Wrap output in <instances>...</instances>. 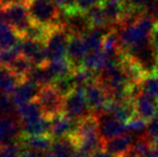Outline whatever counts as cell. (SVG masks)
Instances as JSON below:
<instances>
[{
    "label": "cell",
    "instance_id": "1",
    "mask_svg": "<svg viewBox=\"0 0 158 157\" xmlns=\"http://www.w3.org/2000/svg\"><path fill=\"white\" fill-rule=\"evenodd\" d=\"M155 21L151 15H143L135 22L121 26L118 32L119 46L124 54L135 56L150 46V36Z\"/></svg>",
    "mask_w": 158,
    "mask_h": 157
},
{
    "label": "cell",
    "instance_id": "2",
    "mask_svg": "<svg viewBox=\"0 0 158 157\" xmlns=\"http://www.w3.org/2000/svg\"><path fill=\"white\" fill-rule=\"evenodd\" d=\"M32 24L43 28L60 25V10L54 0H23Z\"/></svg>",
    "mask_w": 158,
    "mask_h": 157
},
{
    "label": "cell",
    "instance_id": "3",
    "mask_svg": "<svg viewBox=\"0 0 158 157\" xmlns=\"http://www.w3.org/2000/svg\"><path fill=\"white\" fill-rule=\"evenodd\" d=\"M3 6L6 21L10 26H12L21 38H24L32 26L27 6L22 0H10L1 1Z\"/></svg>",
    "mask_w": 158,
    "mask_h": 157
},
{
    "label": "cell",
    "instance_id": "4",
    "mask_svg": "<svg viewBox=\"0 0 158 157\" xmlns=\"http://www.w3.org/2000/svg\"><path fill=\"white\" fill-rule=\"evenodd\" d=\"M69 39L70 32L63 24L48 29V36L44 41L48 63L66 58Z\"/></svg>",
    "mask_w": 158,
    "mask_h": 157
},
{
    "label": "cell",
    "instance_id": "5",
    "mask_svg": "<svg viewBox=\"0 0 158 157\" xmlns=\"http://www.w3.org/2000/svg\"><path fill=\"white\" fill-rule=\"evenodd\" d=\"M39 103L43 116L52 119L64 111V98L56 92L52 85L41 87L35 99Z\"/></svg>",
    "mask_w": 158,
    "mask_h": 157
},
{
    "label": "cell",
    "instance_id": "6",
    "mask_svg": "<svg viewBox=\"0 0 158 157\" xmlns=\"http://www.w3.org/2000/svg\"><path fill=\"white\" fill-rule=\"evenodd\" d=\"M63 113L77 122H80L81 119L93 114L88 107L84 89L75 88L70 95L64 98Z\"/></svg>",
    "mask_w": 158,
    "mask_h": 157
},
{
    "label": "cell",
    "instance_id": "7",
    "mask_svg": "<svg viewBox=\"0 0 158 157\" xmlns=\"http://www.w3.org/2000/svg\"><path fill=\"white\" fill-rule=\"evenodd\" d=\"M86 100H87L88 107L93 114H100L104 111L106 105L111 101V98L109 96L106 88L96 80L89 85H87L84 88Z\"/></svg>",
    "mask_w": 158,
    "mask_h": 157
},
{
    "label": "cell",
    "instance_id": "8",
    "mask_svg": "<svg viewBox=\"0 0 158 157\" xmlns=\"http://www.w3.org/2000/svg\"><path fill=\"white\" fill-rule=\"evenodd\" d=\"M133 105H135V115L148 122L150 119L156 118L158 110V100L148 94L141 92L138 88L133 95Z\"/></svg>",
    "mask_w": 158,
    "mask_h": 157
},
{
    "label": "cell",
    "instance_id": "9",
    "mask_svg": "<svg viewBox=\"0 0 158 157\" xmlns=\"http://www.w3.org/2000/svg\"><path fill=\"white\" fill-rule=\"evenodd\" d=\"M21 52L23 56H25L31 61L33 66H44L48 63L45 44L43 41L23 38Z\"/></svg>",
    "mask_w": 158,
    "mask_h": 157
},
{
    "label": "cell",
    "instance_id": "10",
    "mask_svg": "<svg viewBox=\"0 0 158 157\" xmlns=\"http://www.w3.org/2000/svg\"><path fill=\"white\" fill-rule=\"evenodd\" d=\"M99 122V136L103 142L127 134L125 123L104 114H96Z\"/></svg>",
    "mask_w": 158,
    "mask_h": 157
},
{
    "label": "cell",
    "instance_id": "11",
    "mask_svg": "<svg viewBox=\"0 0 158 157\" xmlns=\"http://www.w3.org/2000/svg\"><path fill=\"white\" fill-rule=\"evenodd\" d=\"M87 54L84 37L81 35H70L66 58L70 61L73 70L83 67V61Z\"/></svg>",
    "mask_w": 158,
    "mask_h": 157
},
{
    "label": "cell",
    "instance_id": "12",
    "mask_svg": "<svg viewBox=\"0 0 158 157\" xmlns=\"http://www.w3.org/2000/svg\"><path fill=\"white\" fill-rule=\"evenodd\" d=\"M21 134L22 127L19 118L0 115V145L16 142Z\"/></svg>",
    "mask_w": 158,
    "mask_h": 157
},
{
    "label": "cell",
    "instance_id": "13",
    "mask_svg": "<svg viewBox=\"0 0 158 157\" xmlns=\"http://www.w3.org/2000/svg\"><path fill=\"white\" fill-rule=\"evenodd\" d=\"M51 123V137L54 140L74 136L79 126V122L68 118L64 113L52 118Z\"/></svg>",
    "mask_w": 158,
    "mask_h": 157
},
{
    "label": "cell",
    "instance_id": "14",
    "mask_svg": "<svg viewBox=\"0 0 158 157\" xmlns=\"http://www.w3.org/2000/svg\"><path fill=\"white\" fill-rule=\"evenodd\" d=\"M135 140L131 134H125L103 142V150L111 157H125L131 151Z\"/></svg>",
    "mask_w": 158,
    "mask_h": 157
},
{
    "label": "cell",
    "instance_id": "15",
    "mask_svg": "<svg viewBox=\"0 0 158 157\" xmlns=\"http://www.w3.org/2000/svg\"><path fill=\"white\" fill-rule=\"evenodd\" d=\"M19 144L23 150L32 151L40 155H45L51 151V147L54 142V139L51 136L41 137H24L21 136L19 139Z\"/></svg>",
    "mask_w": 158,
    "mask_h": 157
},
{
    "label": "cell",
    "instance_id": "16",
    "mask_svg": "<svg viewBox=\"0 0 158 157\" xmlns=\"http://www.w3.org/2000/svg\"><path fill=\"white\" fill-rule=\"evenodd\" d=\"M40 88L41 87L35 85L32 82H29V81H27V80L23 81L17 86L15 92L11 95V98H12L15 107L19 108V107H21V105H25V103H28V102H30V101L35 100L38 93H39Z\"/></svg>",
    "mask_w": 158,
    "mask_h": 157
},
{
    "label": "cell",
    "instance_id": "17",
    "mask_svg": "<svg viewBox=\"0 0 158 157\" xmlns=\"http://www.w3.org/2000/svg\"><path fill=\"white\" fill-rule=\"evenodd\" d=\"M101 8L111 26L118 25L125 14V0H102Z\"/></svg>",
    "mask_w": 158,
    "mask_h": 157
},
{
    "label": "cell",
    "instance_id": "18",
    "mask_svg": "<svg viewBox=\"0 0 158 157\" xmlns=\"http://www.w3.org/2000/svg\"><path fill=\"white\" fill-rule=\"evenodd\" d=\"M51 119L42 116L37 121L21 124L22 134L24 137H41L51 136Z\"/></svg>",
    "mask_w": 158,
    "mask_h": 157
},
{
    "label": "cell",
    "instance_id": "19",
    "mask_svg": "<svg viewBox=\"0 0 158 157\" xmlns=\"http://www.w3.org/2000/svg\"><path fill=\"white\" fill-rule=\"evenodd\" d=\"M77 150V142L72 136L54 140L50 152L53 157H74Z\"/></svg>",
    "mask_w": 158,
    "mask_h": 157
},
{
    "label": "cell",
    "instance_id": "20",
    "mask_svg": "<svg viewBox=\"0 0 158 157\" xmlns=\"http://www.w3.org/2000/svg\"><path fill=\"white\" fill-rule=\"evenodd\" d=\"M21 83L22 81L10 68L4 66L0 67V93L1 94L11 96Z\"/></svg>",
    "mask_w": 158,
    "mask_h": 157
},
{
    "label": "cell",
    "instance_id": "21",
    "mask_svg": "<svg viewBox=\"0 0 158 157\" xmlns=\"http://www.w3.org/2000/svg\"><path fill=\"white\" fill-rule=\"evenodd\" d=\"M16 116L19 118L21 124H25L39 119L43 116V113H42L39 103L35 100H32L17 108Z\"/></svg>",
    "mask_w": 158,
    "mask_h": 157
},
{
    "label": "cell",
    "instance_id": "22",
    "mask_svg": "<svg viewBox=\"0 0 158 157\" xmlns=\"http://www.w3.org/2000/svg\"><path fill=\"white\" fill-rule=\"evenodd\" d=\"M21 39L23 38L19 37L12 26L8 23L0 24V51L13 48Z\"/></svg>",
    "mask_w": 158,
    "mask_h": 157
},
{
    "label": "cell",
    "instance_id": "23",
    "mask_svg": "<svg viewBox=\"0 0 158 157\" xmlns=\"http://www.w3.org/2000/svg\"><path fill=\"white\" fill-rule=\"evenodd\" d=\"M85 15L92 29L93 28H95V29H110L109 27H111V25L109 24L106 15H104L101 6L93 8L87 13H85Z\"/></svg>",
    "mask_w": 158,
    "mask_h": 157
},
{
    "label": "cell",
    "instance_id": "24",
    "mask_svg": "<svg viewBox=\"0 0 158 157\" xmlns=\"http://www.w3.org/2000/svg\"><path fill=\"white\" fill-rule=\"evenodd\" d=\"M97 76H98L97 74L92 72L90 70L86 69L84 67H81L79 69L73 70L70 78L72 80L73 85H74L75 88H82V89H84L87 85H89L90 83L96 81Z\"/></svg>",
    "mask_w": 158,
    "mask_h": 157
},
{
    "label": "cell",
    "instance_id": "25",
    "mask_svg": "<svg viewBox=\"0 0 158 157\" xmlns=\"http://www.w3.org/2000/svg\"><path fill=\"white\" fill-rule=\"evenodd\" d=\"M48 68H50L52 74L54 76L55 81L59 79L69 78L73 72L72 66H71L70 61L67 58L50 61V63H48Z\"/></svg>",
    "mask_w": 158,
    "mask_h": 157
},
{
    "label": "cell",
    "instance_id": "26",
    "mask_svg": "<svg viewBox=\"0 0 158 157\" xmlns=\"http://www.w3.org/2000/svg\"><path fill=\"white\" fill-rule=\"evenodd\" d=\"M9 68H10V69L19 76V79L23 82L27 79L28 74H29V72L31 71V69L33 68V65L28 58H26L23 55H19V56L9 66Z\"/></svg>",
    "mask_w": 158,
    "mask_h": 157
},
{
    "label": "cell",
    "instance_id": "27",
    "mask_svg": "<svg viewBox=\"0 0 158 157\" xmlns=\"http://www.w3.org/2000/svg\"><path fill=\"white\" fill-rule=\"evenodd\" d=\"M138 87L139 90L158 100V74L154 71L146 74Z\"/></svg>",
    "mask_w": 158,
    "mask_h": 157
},
{
    "label": "cell",
    "instance_id": "28",
    "mask_svg": "<svg viewBox=\"0 0 158 157\" xmlns=\"http://www.w3.org/2000/svg\"><path fill=\"white\" fill-rule=\"evenodd\" d=\"M126 126H127V134H131L135 139H138L145 136L148 122L145 119L135 115V118H132L126 124Z\"/></svg>",
    "mask_w": 158,
    "mask_h": 157
},
{
    "label": "cell",
    "instance_id": "29",
    "mask_svg": "<svg viewBox=\"0 0 158 157\" xmlns=\"http://www.w3.org/2000/svg\"><path fill=\"white\" fill-rule=\"evenodd\" d=\"M52 86L56 89V92L58 93L63 98H66L68 95H70L71 93L75 89L74 85H73V82L70 76H69V78L56 80Z\"/></svg>",
    "mask_w": 158,
    "mask_h": 157
},
{
    "label": "cell",
    "instance_id": "30",
    "mask_svg": "<svg viewBox=\"0 0 158 157\" xmlns=\"http://www.w3.org/2000/svg\"><path fill=\"white\" fill-rule=\"evenodd\" d=\"M22 152H23L22 145L17 140L16 142L9 143V144L2 147L1 157H21Z\"/></svg>",
    "mask_w": 158,
    "mask_h": 157
},
{
    "label": "cell",
    "instance_id": "31",
    "mask_svg": "<svg viewBox=\"0 0 158 157\" xmlns=\"http://www.w3.org/2000/svg\"><path fill=\"white\" fill-rule=\"evenodd\" d=\"M54 2L59 8V10L66 15H72L77 13L75 0H54Z\"/></svg>",
    "mask_w": 158,
    "mask_h": 157
},
{
    "label": "cell",
    "instance_id": "32",
    "mask_svg": "<svg viewBox=\"0 0 158 157\" xmlns=\"http://www.w3.org/2000/svg\"><path fill=\"white\" fill-rule=\"evenodd\" d=\"M75 2H77V12L85 14L89 10H92L93 8L100 6L102 0H75Z\"/></svg>",
    "mask_w": 158,
    "mask_h": 157
},
{
    "label": "cell",
    "instance_id": "33",
    "mask_svg": "<svg viewBox=\"0 0 158 157\" xmlns=\"http://www.w3.org/2000/svg\"><path fill=\"white\" fill-rule=\"evenodd\" d=\"M145 137L150 139L152 142L158 139V118H154L148 122Z\"/></svg>",
    "mask_w": 158,
    "mask_h": 157
},
{
    "label": "cell",
    "instance_id": "34",
    "mask_svg": "<svg viewBox=\"0 0 158 157\" xmlns=\"http://www.w3.org/2000/svg\"><path fill=\"white\" fill-rule=\"evenodd\" d=\"M150 46L155 55V58L158 56V21H155L154 27L151 31L150 36Z\"/></svg>",
    "mask_w": 158,
    "mask_h": 157
},
{
    "label": "cell",
    "instance_id": "35",
    "mask_svg": "<svg viewBox=\"0 0 158 157\" xmlns=\"http://www.w3.org/2000/svg\"><path fill=\"white\" fill-rule=\"evenodd\" d=\"M89 157H111V156L109 155V154L106 153L104 150H99V151L93 153Z\"/></svg>",
    "mask_w": 158,
    "mask_h": 157
},
{
    "label": "cell",
    "instance_id": "36",
    "mask_svg": "<svg viewBox=\"0 0 158 157\" xmlns=\"http://www.w3.org/2000/svg\"><path fill=\"white\" fill-rule=\"evenodd\" d=\"M2 23H6V15H4L3 6H2V2L0 1V24Z\"/></svg>",
    "mask_w": 158,
    "mask_h": 157
},
{
    "label": "cell",
    "instance_id": "37",
    "mask_svg": "<svg viewBox=\"0 0 158 157\" xmlns=\"http://www.w3.org/2000/svg\"><path fill=\"white\" fill-rule=\"evenodd\" d=\"M89 156L90 155H88L87 153H85V152L81 151V150H79V149L77 150V152H75V154H74V157H89Z\"/></svg>",
    "mask_w": 158,
    "mask_h": 157
},
{
    "label": "cell",
    "instance_id": "38",
    "mask_svg": "<svg viewBox=\"0 0 158 157\" xmlns=\"http://www.w3.org/2000/svg\"><path fill=\"white\" fill-rule=\"evenodd\" d=\"M154 72L158 74V56L155 58V65H154Z\"/></svg>",
    "mask_w": 158,
    "mask_h": 157
},
{
    "label": "cell",
    "instance_id": "39",
    "mask_svg": "<svg viewBox=\"0 0 158 157\" xmlns=\"http://www.w3.org/2000/svg\"><path fill=\"white\" fill-rule=\"evenodd\" d=\"M43 157H53V156H52V154H51V152H48V153H46Z\"/></svg>",
    "mask_w": 158,
    "mask_h": 157
},
{
    "label": "cell",
    "instance_id": "40",
    "mask_svg": "<svg viewBox=\"0 0 158 157\" xmlns=\"http://www.w3.org/2000/svg\"><path fill=\"white\" fill-rule=\"evenodd\" d=\"M1 153H2V145H0V157H1Z\"/></svg>",
    "mask_w": 158,
    "mask_h": 157
},
{
    "label": "cell",
    "instance_id": "41",
    "mask_svg": "<svg viewBox=\"0 0 158 157\" xmlns=\"http://www.w3.org/2000/svg\"><path fill=\"white\" fill-rule=\"evenodd\" d=\"M156 118H158V110H157V115H156Z\"/></svg>",
    "mask_w": 158,
    "mask_h": 157
},
{
    "label": "cell",
    "instance_id": "42",
    "mask_svg": "<svg viewBox=\"0 0 158 157\" xmlns=\"http://www.w3.org/2000/svg\"><path fill=\"white\" fill-rule=\"evenodd\" d=\"M0 67H1V63H0Z\"/></svg>",
    "mask_w": 158,
    "mask_h": 157
},
{
    "label": "cell",
    "instance_id": "43",
    "mask_svg": "<svg viewBox=\"0 0 158 157\" xmlns=\"http://www.w3.org/2000/svg\"><path fill=\"white\" fill-rule=\"evenodd\" d=\"M125 157H129V156H125Z\"/></svg>",
    "mask_w": 158,
    "mask_h": 157
},
{
    "label": "cell",
    "instance_id": "44",
    "mask_svg": "<svg viewBox=\"0 0 158 157\" xmlns=\"http://www.w3.org/2000/svg\"><path fill=\"white\" fill-rule=\"evenodd\" d=\"M0 95H1V93H0Z\"/></svg>",
    "mask_w": 158,
    "mask_h": 157
},
{
    "label": "cell",
    "instance_id": "45",
    "mask_svg": "<svg viewBox=\"0 0 158 157\" xmlns=\"http://www.w3.org/2000/svg\"><path fill=\"white\" fill-rule=\"evenodd\" d=\"M0 1H1V0H0Z\"/></svg>",
    "mask_w": 158,
    "mask_h": 157
}]
</instances>
